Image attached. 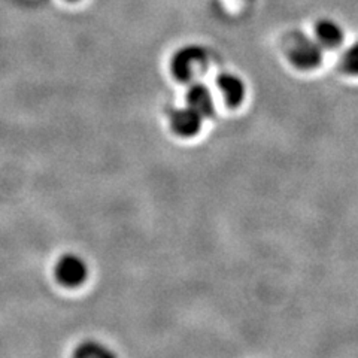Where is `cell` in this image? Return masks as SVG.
Wrapping results in <instances>:
<instances>
[{"label":"cell","instance_id":"obj_1","mask_svg":"<svg viewBox=\"0 0 358 358\" xmlns=\"http://www.w3.org/2000/svg\"><path fill=\"white\" fill-rule=\"evenodd\" d=\"M208 60V52L205 48L199 47V45H185L173 54L171 71L178 81L193 83L199 75L205 73Z\"/></svg>","mask_w":358,"mask_h":358},{"label":"cell","instance_id":"obj_4","mask_svg":"<svg viewBox=\"0 0 358 358\" xmlns=\"http://www.w3.org/2000/svg\"><path fill=\"white\" fill-rule=\"evenodd\" d=\"M203 117L189 106L175 109L171 114V126L172 130L181 138H192L201 129Z\"/></svg>","mask_w":358,"mask_h":358},{"label":"cell","instance_id":"obj_8","mask_svg":"<svg viewBox=\"0 0 358 358\" xmlns=\"http://www.w3.org/2000/svg\"><path fill=\"white\" fill-rule=\"evenodd\" d=\"M341 63H342V69L346 73L358 76V42L352 43L351 47L343 52Z\"/></svg>","mask_w":358,"mask_h":358},{"label":"cell","instance_id":"obj_3","mask_svg":"<svg viewBox=\"0 0 358 358\" xmlns=\"http://www.w3.org/2000/svg\"><path fill=\"white\" fill-rule=\"evenodd\" d=\"M54 275L59 284L63 287L78 288L87 281L88 267L81 257L69 254L62 257L57 264H55Z\"/></svg>","mask_w":358,"mask_h":358},{"label":"cell","instance_id":"obj_6","mask_svg":"<svg viewBox=\"0 0 358 358\" xmlns=\"http://www.w3.org/2000/svg\"><path fill=\"white\" fill-rule=\"evenodd\" d=\"M187 105L194 109L201 117H210L214 114V99L210 90L201 83H192L187 90Z\"/></svg>","mask_w":358,"mask_h":358},{"label":"cell","instance_id":"obj_2","mask_svg":"<svg viewBox=\"0 0 358 358\" xmlns=\"http://www.w3.org/2000/svg\"><path fill=\"white\" fill-rule=\"evenodd\" d=\"M285 54L289 63L301 71L315 69L322 62V47L305 33H293L288 36Z\"/></svg>","mask_w":358,"mask_h":358},{"label":"cell","instance_id":"obj_7","mask_svg":"<svg viewBox=\"0 0 358 358\" xmlns=\"http://www.w3.org/2000/svg\"><path fill=\"white\" fill-rule=\"evenodd\" d=\"M315 41L322 48L333 50L342 43L343 30L334 20L322 18L315 24Z\"/></svg>","mask_w":358,"mask_h":358},{"label":"cell","instance_id":"obj_5","mask_svg":"<svg viewBox=\"0 0 358 358\" xmlns=\"http://www.w3.org/2000/svg\"><path fill=\"white\" fill-rule=\"evenodd\" d=\"M217 84L224 96V100H226V103L229 106L234 108V106H239L243 102L246 87L241 76L230 72H224L218 75Z\"/></svg>","mask_w":358,"mask_h":358}]
</instances>
